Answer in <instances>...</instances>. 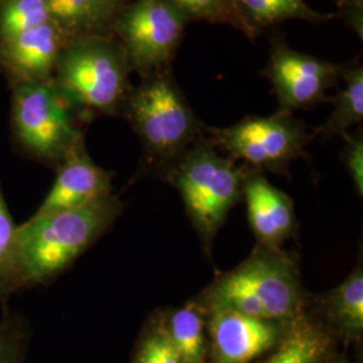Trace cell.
I'll use <instances>...</instances> for the list:
<instances>
[{
    "instance_id": "obj_24",
    "label": "cell",
    "mask_w": 363,
    "mask_h": 363,
    "mask_svg": "<svg viewBox=\"0 0 363 363\" xmlns=\"http://www.w3.org/2000/svg\"><path fill=\"white\" fill-rule=\"evenodd\" d=\"M132 363H183L164 328H157L142 339Z\"/></svg>"
},
{
    "instance_id": "obj_14",
    "label": "cell",
    "mask_w": 363,
    "mask_h": 363,
    "mask_svg": "<svg viewBox=\"0 0 363 363\" xmlns=\"http://www.w3.org/2000/svg\"><path fill=\"white\" fill-rule=\"evenodd\" d=\"M237 11L249 37L255 31L276 23L300 19L311 23H323L334 18L331 13L315 11L304 0H234Z\"/></svg>"
},
{
    "instance_id": "obj_2",
    "label": "cell",
    "mask_w": 363,
    "mask_h": 363,
    "mask_svg": "<svg viewBox=\"0 0 363 363\" xmlns=\"http://www.w3.org/2000/svg\"><path fill=\"white\" fill-rule=\"evenodd\" d=\"M211 310H232L247 316L283 322L301 304L294 264L276 253H259L228 273L208 294Z\"/></svg>"
},
{
    "instance_id": "obj_22",
    "label": "cell",
    "mask_w": 363,
    "mask_h": 363,
    "mask_svg": "<svg viewBox=\"0 0 363 363\" xmlns=\"http://www.w3.org/2000/svg\"><path fill=\"white\" fill-rule=\"evenodd\" d=\"M31 327L26 319L3 307L0 320V363H25Z\"/></svg>"
},
{
    "instance_id": "obj_25",
    "label": "cell",
    "mask_w": 363,
    "mask_h": 363,
    "mask_svg": "<svg viewBox=\"0 0 363 363\" xmlns=\"http://www.w3.org/2000/svg\"><path fill=\"white\" fill-rule=\"evenodd\" d=\"M346 136V135H345ZM345 150V162L359 195H363V143L361 138H349Z\"/></svg>"
},
{
    "instance_id": "obj_5",
    "label": "cell",
    "mask_w": 363,
    "mask_h": 363,
    "mask_svg": "<svg viewBox=\"0 0 363 363\" xmlns=\"http://www.w3.org/2000/svg\"><path fill=\"white\" fill-rule=\"evenodd\" d=\"M13 121L21 144L40 159H64L79 142L64 99L43 82H27L16 91Z\"/></svg>"
},
{
    "instance_id": "obj_21",
    "label": "cell",
    "mask_w": 363,
    "mask_h": 363,
    "mask_svg": "<svg viewBox=\"0 0 363 363\" xmlns=\"http://www.w3.org/2000/svg\"><path fill=\"white\" fill-rule=\"evenodd\" d=\"M327 349L323 334L301 325L283 340L280 347L265 363H318Z\"/></svg>"
},
{
    "instance_id": "obj_10",
    "label": "cell",
    "mask_w": 363,
    "mask_h": 363,
    "mask_svg": "<svg viewBox=\"0 0 363 363\" xmlns=\"http://www.w3.org/2000/svg\"><path fill=\"white\" fill-rule=\"evenodd\" d=\"M210 335L217 363H249L280 340L277 322L232 310H211Z\"/></svg>"
},
{
    "instance_id": "obj_16",
    "label": "cell",
    "mask_w": 363,
    "mask_h": 363,
    "mask_svg": "<svg viewBox=\"0 0 363 363\" xmlns=\"http://www.w3.org/2000/svg\"><path fill=\"white\" fill-rule=\"evenodd\" d=\"M183 363H202L205 358V320L201 310L191 304L171 315L164 328Z\"/></svg>"
},
{
    "instance_id": "obj_12",
    "label": "cell",
    "mask_w": 363,
    "mask_h": 363,
    "mask_svg": "<svg viewBox=\"0 0 363 363\" xmlns=\"http://www.w3.org/2000/svg\"><path fill=\"white\" fill-rule=\"evenodd\" d=\"M247 217L259 242L276 247L284 241L294 226V210L289 198L262 177L245 183Z\"/></svg>"
},
{
    "instance_id": "obj_23",
    "label": "cell",
    "mask_w": 363,
    "mask_h": 363,
    "mask_svg": "<svg viewBox=\"0 0 363 363\" xmlns=\"http://www.w3.org/2000/svg\"><path fill=\"white\" fill-rule=\"evenodd\" d=\"M187 19L222 22L247 33L234 0H171Z\"/></svg>"
},
{
    "instance_id": "obj_18",
    "label": "cell",
    "mask_w": 363,
    "mask_h": 363,
    "mask_svg": "<svg viewBox=\"0 0 363 363\" xmlns=\"http://www.w3.org/2000/svg\"><path fill=\"white\" fill-rule=\"evenodd\" d=\"M328 307L339 327L351 335L361 334L363 328V273L361 267L330 295Z\"/></svg>"
},
{
    "instance_id": "obj_11",
    "label": "cell",
    "mask_w": 363,
    "mask_h": 363,
    "mask_svg": "<svg viewBox=\"0 0 363 363\" xmlns=\"http://www.w3.org/2000/svg\"><path fill=\"white\" fill-rule=\"evenodd\" d=\"M109 191L111 175L91 162L78 142L64 156L49 194L34 214L81 208L109 195Z\"/></svg>"
},
{
    "instance_id": "obj_6",
    "label": "cell",
    "mask_w": 363,
    "mask_h": 363,
    "mask_svg": "<svg viewBox=\"0 0 363 363\" xmlns=\"http://www.w3.org/2000/svg\"><path fill=\"white\" fill-rule=\"evenodd\" d=\"M60 79L67 96L77 104L109 112L125 91L127 62L111 45L85 40L62 55Z\"/></svg>"
},
{
    "instance_id": "obj_4",
    "label": "cell",
    "mask_w": 363,
    "mask_h": 363,
    "mask_svg": "<svg viewBox=\"0 0 363 363\" xmlns=\"http://www.w3.org/2000/svg\"><path fill=\"white\" fill-rule=\"evenodd\" d=\"M130 116L154 155H177L194 133V117L172 79L152 73L130 99Z\"/></svg>"
},
{
    "instance_id": "obj_13",
    "label": "cell",
    "mask_w": 363,
    "mask_h": 363,
    "mask_svg": "<svg viewBox=\"0 0 363 363\" xmlns=\"http://www.w3.org/2000/svg\"><path fill=\"white\" fill-rule=\"evenodd\" d=\"M9 64L19 74L39 78L50 72L61 46L58 30L50 22L6 40Z\"/></svg>"
},
{
    "instance_id": "obj_20",
    "label": "cell",
    "mask_w": 363,
    "mask_h": 363,
    "mask_svg": "<svg viewBox=\"0 0 363 363\" xmlns=\"http://www.w3.org/2000/svg\"><path fill=\"white\" fill-rule=\"evenodd\" d=\"M121 0H48L52 18L69 27H91L106 21Z\"/></svg>"
},
{
    "instance_id": "obj_3",
    "label": "cell",
    "mask_w": 363,
    "mask_h": 363,
    "mask_svg": "<svg viewBox=\"0 0 363 363\" xmlns=\"http://www.w3.org/2000/svg\"><path fill=\"white\" fill-rule=\"evenodd\" d=\"M174 182L195 225L210 238L241 193V174L208 148H196L174 172Z\"/></svg>"
},
{
    "instance_id": "obj_9",
    "label": "cell",
    "mask_w": 363,
    "mask_h": 363,
    "mask_svg": "<svg viewBox=\"0 0 363 363\" xmlns=\"http://www.w3.org/2000/svg\"><path fill=\"white\" fill-rule=\"evenodd\" d=\"M267 74L272 81L281 112L286 113L322 100L342 70L333 62L292 50L280 40L273 45Z\"/></svg>"
},
{
    "instance_id": "obj_17",
    "label": "cell",
    "mask_w": 363,
    "mask_h": 363,
    "mask_svg": "<svg viewBox=\"0 0 363 363\" xmlns=\"http://www.w3.org/2000/svg\"><path fill=\"white\" fill-rule=\"evenodd\" d=\"M345 86L337 91L335 106L330 118L320 128L325 136L345 135L351 125L363 118V69L355 66L342 72Z\"/></svg>"
},
{
    "instance_id": "obj_8",
    "label": "cell",
    "mask_w": 363,
    "mask_h": 363,
    "mask_svg": "<svg viewBox=\"0 0 363 363\" xmlns=\"http://www.w3.org/2000/svg\"><path fill=\"white\" fill-rule=\"evenodd\" d=\"M217 142L237 157L259 167H279L300 154L306 135L286 112L247 120L216 132Z\"/></svg>"
},
{
    "instance_id": "obj_15",
    "label": "cell",
    "mask_w": 363,
    "mask_h": 363,
    "mask_svg": "<svg viewBox=\"0 0 363 363\" xmlns=\"http://www.w3.org/2000/svg\"><path fill=\"white\" fill-rule=\"evenodd\" d=\"M28 286L25 265L18 244V226L9 211L0 186V301Z\"/></svg>"
},
{
    "instance_id": "obj_19",
    "label": "cell",
    "mask_w": 363,
    "mask_h": 363,
    "mask_svg": "<svg viewBox=\"0 0 363 363\" xmlns=\"http://www.w3.org/2000/svg\"><path fill=\"white\" fill-rule=\"evenodd\" d=\"M50 21L48 0H6L0 9V35L9 40Z\"/></svg>"
},
{
    "instance_id": "obj_26",
    "label": "cell",
    "mask_w": 363,
    "mask_h": 363,
    "mask_svg": "<svg viewBox=\"0 0 363 363\" xmlns=\"http://www.w3.org/2000/svg\"><path fill=\"white\" fill-rule=\"evenodd\" d=\"M337 4L342 7V6H346V4H350V3H358V0H337ZM361 1V0H359Z\"/></svg>"
},
{
    "instance_id": "obj_1",
    "label": "cell",
    "mask_w": 363,
    "mask_h": 363,
    "mask_svg": "<svg viewBox=\"0 0 363 363\" xmlns=\"http://www.w3.org/2000/svg\"><path fill=\"white\" fill-rule=\"evenodd\" d=\"M120 211V201L109 194L81 208L33 214L18 226L28 286L46 284L64 272L104 233Z\"/></svg>"
},
{
    "instance_id": "obj_7",
    "label": "cell",
    "mask_w": 363,
    "mask_h": 363,
    "mask_svg": "<svg viewBox=\"0 0 363 363\" xmlns=\"http://www.w3.org/2000/svg\"><path fill=\"white\" fill-rule=\"evenodd\" d=\"M187 21L171 0H136L121 15L117 30L133 65L152 74L171 60Z\"/></svg>"
}]
</instances>
